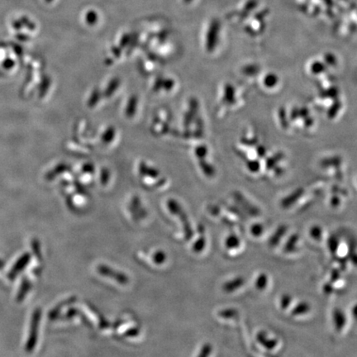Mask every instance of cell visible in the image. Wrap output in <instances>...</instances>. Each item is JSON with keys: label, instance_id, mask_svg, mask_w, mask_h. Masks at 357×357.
Instances as JSON below:
<instances>
[{"label": "cell", "instance_id": "obj_1", "mask_svg": "<svg viewBox=\"0 0 357 357\" xmlns=\"http://www.w3.org/2000/svg\"><path fill=\"white\" fill-rule=\"evenodd\" d=\"M41 318H42V311L39 308H36L34 311L33 314H32V318L29 338H28V341H27V344H26V352H32L34 348H35V346H36Z\"/></svg>", "mask_w": 357, "mask_h": 357}, {"label": "cell", "instance_id": "obj_9", "mask_svg": "<svg viewBox=\"0 0 357 357\" xmlns=\"http://www.w3.org/2000/svg\"><path fill=\"white\" fill-rule=\"evenodd\" d=\"M239 244H240L239 237H236L235 235H231L230 237H227L226 241V245L227 248H236L237 246H239Z\"/></svg>", "mask_w": 357, "mask_h": 357}, {"label": "cell", "instance_id": "obj_4", "mask_svg": "<svg viewBox=\"0 0 357 357\" xmlns=\"http://www.w3.org/2000/svg\"><path fill=\"white\" fill-rule=\"evenodd\" d=\"M31 254L30 253H25V254L22 255V257H20L19 259L17 260V262L15 263V265L13 266L9 273L8 274V278L9 280H14L16 279L17 275L22 272V270L28 265V263L30 262L31 260Z\"/></svg>", "mask_w": 357, "mask_h": 357}, {"label": "cell", "instance_id": "obj_7", "mask_svg": "<svg viewBox=\"0 0 357 357\" xmlns=\"http://www.w3.org/2000/svg\"><path fill=\"white\" fill-rule=\"evenodd\" d=\"M75 300H76V299H69V300L63 302L62 304H60L58 306H56V307L53 310H51V312L49 313V318H50V319H51V320H52V319H56V318H57V316H58L59 312H61V310H62L65 306H66L67 304L72 303V302L75 301Z\"/></svg>", "mask_w": 357, "mask_h": 357}, {"label": "cell", "instance_id": "obj_5", "mask_svg": "<svg viewBox=\"0 0 357 357\" xmlns=\"http://www.w3.org/2000/svg\"><path fill=\"white\" fill-rule=\"evenodd\" d=\"M31 281L28 279V277H23L22 283H21V286L19 288V291L17 293V302H22L23 299H25L26 296L31 290Z\"/></svg>", "mask_w": 357, "mask_h": 357}, {"label": "cell", "instance_id": "obj_6", "mask_svg": "<svg viewBox=\"0 0 357 357\" xmlns=\"http://www.w3.org/2000/svg\"><path fill=\"white\" fill-rule=\"evenodd\" d=\"M335 326H337L338 329H341L346 324V316L341 310H336L334 312Z\"/></svg>", "mask_w": 357, "mask_h": 357}, {"label": "cell", "instance_id": "obj_17", "mask_svg": "<svg viewBox=\"0 0 357 357\" xmlns=\"http://www.w3.org/2000/svg\"><path fill=\"white\" fill-rule=\"evenodd\" d=\"M211 352V346L210 345H205L202 349V352L199 354V357H207Z\"/></svg>", "mask_w": 357, "mask_h": 357}, {"label": "cell", "instance_id": "obj_2", "mask_svg": "<svg viewBox=\"0 0 357 357\" xmlns=\"http://www.w3.org/2000/svg\"><path fill=\"white\" fill-rule=\"evenodd\" d=\"M168 208H169L171 213H173L174 215H176L179 218L182 224H183L186 239L190 240V238L193 237L194 232H193V230L191 229V227H190V223L189 222L186 213L184 212V210H182V208L179 206V204H178V203L176 201L173 200V199L168 201Z\"/></svg>", "mask_w": 357, "mask_h": 357}, {"label": "cell", "instance_id": "obj_19", "mask_svg": "<svg viewBox=\"0 0 357 357\" xmlns=\"http://www.w3.org/2000/svg\"><path fill=\"white\" fill-rule=\"evenodd\" d=\"M4 267V261L3 260L0 259V270H2Z\"/></svg>", "mask_w": 357, "mask_h": 357}, {"label": "cell", "instance_id": "obj_3", "mask_svg": "<svg viewBox=\"0 0 357 357\" xmlns=\"http://www.w3.org/2000/svg\"><path fill=\"white\" fill-rule=\"evenodd\" d=\"M97 271L103 276L109 277V279H114L115 281L119 283L121 285L129 284V278L125 274L118 272L114 269H112L108 265H100L97 267Z\"/></svg>", "mask_w": 357, "mask_h": 357}, {"label": "cell", "instance_id": "obj_12", "mask_svg": "<svg viewBox=\"0 0 357 357\" xmlns=\"http://www.w3.org/2000/svg\"><path fill=\"white\" fill-rule=\"evenodd\" d=\"M243 279H240V278L238 279H235V280H232V281H229L231 284H232V286L231 285V286L224 289V290L226 292H232V290H236L237 288L240 287L242 284H243Z\"/></svg>", "mask_w": 357, "mask_h": 357}, {"label": "cell", "instance_id": "obj_10", "mask_svg": "<svg viewBox=\"0 0 357 357\" xmlns=\"http://www.w3.org/2000/svg\"><path fill=\"white\" fill-rule=\"evenodd\" d=\"M32 251H33V254L35 255V257L39 260H42L41 245H40L39 242L36 240V239L32 241Z\"/></svg>", "mask_w": 357, "mask_h": 357}, {"label": "cell", "instance_id": "obj_8", "mask_svg": "<svg viewBox=\"0 0 357 357\" xmlns=\"http://www.w3.org/2000/svg\"><path fill=\"white\" fill-rule=\"evenodd\" d=\"M258 340H259L260 343L262 344L263 346H265L267 348H274L276 346V341L272 340V339H266V338L265 339L264 336H263V333H260L258 335Z\"/></svg>", "mask_w": 357, "mask_h": 357}, {"label": "cell", "instance_id": "obj_11", "mask_svg": "<svg viewBox=\"0 0 357 357\" xmlns=\"http://www.w3.org/2000/svg\"><path fill=\"white\" fill-rule=\"evenodd\" d=\"M268 279L266 275L265 274H261L258 278H257V281H256V286L257 289L259 290H264L266 286H267Z\"/></svg>", "mask_w": 357, "mask_h": 357}, {"label": "cell", "instance_id": "obj_14", "mask_svg": "<svg viewBox=\"0 0 357 357\" xmlns=\"http://www.w3.org/2000/svg\"><path fill=\"white\" fill-rule=\"evenodd\" d=\"M165 253H163L162 251H158L154 256V261L157 264H162L165 261Z\"/></svg>", "mask_w": 357, "mask_h": 357}, {"label": "cell", "instance_id": "obj_16", "mask_svg": "<svg viewBox=\"0 0 357 357\" xmlns=\"http://www.w3.org/2000/svg\"><path fill=\"white\" fill-rule=\"evenodd\" d=\"M251 232L254 236H260L262 234L263 227L260 224H255L254 226L251 227Z\"/></svg>", "mask_w": 357, "mask_h": 357}, {"label": "cell", "instance_id": "obj_15", "mask_svg": "<svg viewBox=\"0 0 357 357\" xmlns=\"http://www.w3.org/2000/svg\"><path fill=\"white\" fill-rule=\"evenodd\" d=\"M310 235L312 236L314 239H319L321 237L322 231L319 227H312V230H310Z\"/></svg>", "mask_w": 357, "mask_h": 357}, {"label": "cell", "instance_id": "obj_18", "mask_svg": "<svg viewBox=\"0 0 357 357\" xmlns=\"http://www.w3.org/2000/svg\"><path fill=\"white\" fill-rule=\"evenodd\" d=\"M290 297H288V296H285V297H283V299H282L281 300L282 307L286 308L288 307V305H289V303H288V301H290Z\"/></svg>", "mask_w": 357, "mask_h": 357}, {"label": "cell", "instance_id": "obj_13", "mask_svg": "<svg viewBox=\"0 0 357 357\" xmlns=\"http://www.w3.org/2000/svg\"><path fill=\"white\" fill-rule=\"evenodd\" d=\"M308 309H309V306L308 305V304H305V303H303V304H300V305H299V306H297V307L294 308V313L295 314H302V313H305V312H308Z\"/></svg>", "mask_w": 357, "mask_h": 357}]
</instances>
